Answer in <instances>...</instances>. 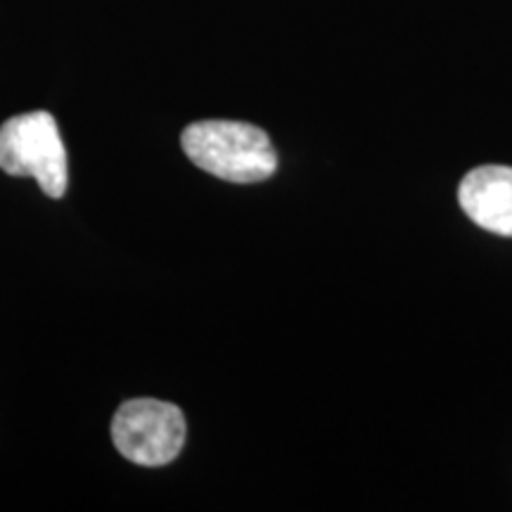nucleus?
Returning <instances> with one entry per match:
<instances>
[{
	"instance_id": "nucleus-3",
	"label": "nucleus",
	"mask_w": 512,
	"mask_h": 512,
	"mask_svg": "<svg viewBox=\"0 0 512 512\" xmlns=\"http://www.w3.org/2000/svg\"><path fill=\"white\" fill-rule=\"evenodd\" d=\"M112 441L133 465L162 467L183 451L185 415L174 403L159 399H131L119 406L112 420Z\"/></svg>"
},
{
	"instance_id": "nucleus-1",
	"label": "nucleus",
	"mask_w": 512,
	"mask_h": 512,
	"mask_svg": "<svg viewBox=\"0 0 512 512\" xmlns=\"http://www.w3.org/2000/svg\"><path fill=\"white\" fill-rule=\"evenodd\" d=\"M181 147L192 164L228 183H259L278 169L268 133L245 121H195L181 133Z\"/></svg>"
},
{
	"instance_id": "nucleus-2",
	"label": "nucleus",
	"mask_w": 512,
	"mask_h": 512,
	"mask_svg": "<svg viewBox=\"0 0 512 512\" xmlns=\"http://www.w3.org/2000/svg\"><path fill=\"white\" fill-rule=\"evenodd\" d=\"M0 169L10 176H31L53 200L64 197L69 164L53 114H17L0 126Z\"/></svg>"
},
{
	"instance_id": "nucleus-4",
	"label": "nucleus",
	"mask_w": 512,
	"mask_h": 512,
	"mask_svg": "<svg viewBox=\"0 0 512 512\" xmlns=\"http://www.w3.org/2000/svg\"><path fill=\"white\" fill-rule=\"evenodd\" d=\"M460 207L479 228L512 238V166H477L460 181Z\"/></svg>"
}]
</instances>
